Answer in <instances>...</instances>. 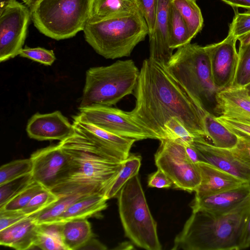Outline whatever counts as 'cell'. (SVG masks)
Here are the masks:
<instances>
[{
	"mask_svg": "<svg viewBox=\"0 0 250 250\" xmlns=\"http://www.w3.org/2000/svg\"><path fill=\"white\" fill-rule=\"evenodd\" d=\"M131 118L156 139L166 138L165 125L178 118L197 139H207L204 118L208 111L193 99L168 71L165 64L149 58L140 70L134 91Z\"/></svg>",
	"mask_w": 250,
	"mask_h": 250,
	"instance_id": "6da1fadb",
	"label": "cell"
},
{
	"mask_svg": "<svg viewBox=\"0 0 250 250\" xmlns=\"http://www.w3.org/2000/svg\"><path fill=\"white\" fill-rule=\"evenodd\" d=\"M73 127V133L58 144L69 160V175L51 191L59 197L81 193L107 197L128 157L95 136Z\"/></svg>",
	"mask_w": 250,
	"mask_h": 250,
	"instance_id": "7a4b0ae2",
	"label": "cell"
},
{
	"mask_svg": "<svg viewBox=\"0 0 250 250\" xmlns=\"http://www.w3.org/2000/svg\"><path fill=\"white\" fill-rule=\"evenodd\" d=\"M250 213V195L239 205L221 213L192 211L175 237L171 250H240Z\"/></svg>",
	"mask_w": 250,
	"mask_h": 250,
	"instance_id": "3957f363",
	"label": "cell"
},
{
	"mask_svg": "<svg viewBox=\"0 0 250 250\" xmlns=\"http://www.w3.org/2000/svg\"><path fill=\"white\" fill-rule=\"evenodd\" d=\"M83 31L85 41L93 49L109 59L129 56L135 47L149 33L140 10L87 22Z\"/></svg>",
	"mask_w": 250,
	"mask_h": 250,
	"instance_id": "277c9868",
	"label": "cell"
},
{
	"mask_svg": "<svg viewBox=\"0 0 250 250\" xmlns=\"http://www.w3.org/2000/svg\"><path fill=\"white\" fill-rule=\"evenodd\" d=\"M139 73L132 60H119L109 65L90 68L86 72L79 108L116 104L134 92Z\"/></svg>",
	"mask_w": 250,
	"mask_h": 250,
	"instance_id": "5b68a950",
	"label": "cell"
},
{
	"mask_svg": "<svg viewBox=\"0 0 250 250\" xmlns=\"http://www.w3.org/2000/svg\"><path fill=\"white\" fill-rule=\"evenodd\" d=\"M117 197L119 216L125 236L141 249L162 250L157 223L149 208L138 175L127 182Z\"/></svg>",
	"mask_w": 250,
	"mask_h": 250,
	"instance_id": "8992f818",
	"label": "cell"
},
{
	"mask_svg": "<svg viewBox=\"0 0 250 250\" xmlns=\"http://www.w3.org/2000/svg\"><path fill=\"white\" fill-rule=\"evenodd\" d=\"M166 65L175 79L205 109L207 103L214 102L217 90L204 46L190 43L182 46Z\"/></svg>",
	"mask_w": 250,
	"mask_h": 250,
	"instance_id": "52a82bcc",
	"label": "cell"
},
{
	"mask_svg": "<svg viewBox=\"0 0 250 250\" xmlns=\"http://www.w3.org/2000/svg\"><path fill=\"white\" fill-rule=\"evenodd\" d=\"M91 0H41L30 10L34 25L45 36L61 40L83 31Z\"/></svg>",
	"mask_w": 250,
	"mask_h": 250,
	"instance_id": "ba28073f",
	"label": "cell"
},
{
	"mask_svg": "<svg viewBox=\"0 0 250 250\" xmlns=\"http://www.w3.org/2000/svg\"><path fill=\"white\" fill-rule=\"evenodd\" d=\"M155 163L171 180L175 188L195 192L201 180L199 167L188 156L185 146L168 138L160 140Z\"/></svg>",
	"mask_w": 250,
	"mask_h": 250,
	"instance_id": "9c48e42d",
	"label": "cell"
},
{
	"mask_svg": "<svg viewBox=\"0 0 250 250\" xmlns=\"http://www.w3.org/2000/svg\"><path fill=\"white\" fill-rule=\"evenodd\" d=\"M79 109L80 113L77 116L80 120L116 135L136 141L156 139L152 134L137 123L128 112L102 105H92Z\"/></svg>",
	"mask_w": 250,
	"mask_h": 250,
	"instance_id": "30bf717a",
	"label": "cell"
},
{
	"mask_svg": "<svg viewBox=\"0 0 250 250\" xmlns=\"http://www.w3.org/2000/svg\"><path fill=\"white\" fill-rule=\"evenodd\" d=\"M31 17L29 8L17 0L0 12V62L19 55Z\"/></svg>",
	"mask_w": 250,
	"mask_h": 250,
	"instance_id": "8fae6325",
	"label": "cell"
},
{
	"mask_svg": "<svg viewBox=\"0 0 250 250\" xmlns=\"http://www.w3.org/2000/svg\"><path fill=\"white\" fill-rule=\"evenodd\" d=\"M30 158L34 180L47 189L51 190L69 175V160L59 144L38 149Z\"/></svg>",
	"mask_w": 250,
	"mask_h": 250,
	"instance_id": "7c38bea8",
	"label": "cell"
},
{
	"mask_svg": "<svg viewBox=\"0 0 250 250\" xmlns=\"http://www.w3.org/2000/svg\"><path fill=\"white\" fill-rule=\"evenodd\" d=\"M237 41L229 31L227 37L222 41L204 46L217 92L233 85L238 62Z\"/></svg>",
	"mask_w": 250,
	"mask_h": 250,
	"instance_id": "4fadbf2b",
	"label": "cell"
},
{
	"mask_svg": "<svg viewBox=\"0 0 250 250\" xmlns=\"http://www.w3.org/2000/svg\"><path fill=\"white\" fill-rule=\"evenodd\" d=\"M26 130L30 138L39 141H62L74 132L72 124L60 111L35 114L28 121Z\"/></svg>",
	"mask_w": 250,
	"mask_h": 250,
	"instance_id": "5bb4252c",
	"label": "cell"
},
{
	"mask_svg": "<svg viewBox=\"0 0 250 250\" xmlns=\"http://www.w3.org/2000/svg\"><path fill=\"white\" fill-rule=\"evenodd\" d=\"M192 144L204 162L250 183V167L236 158L230 149L216 147L205 139H196Z\"/></svg>",
	"mask_w": 250,
	"mask_h": 250,
	"instance_id": "9a60e30c",
	"label": "cell"
},
{
	"mask_svg": "<svg viewBox=\"0 0 250 250\" xmlns=\"http://www.w3.org/2000/svg\"><path fill=\"white\" fill-rule=\"evenodd\" d=\"M250 195V183L210 195L195 197L190 208L192 211H204L221 213L229 211L242 203Z\"/></svg>",
	"mask_w": 250,
	"mask_h": 250,
	"instance_id": "2e32d148",
	"label": "cell"
},
{
	"mask_svg": "<svg viewBox=\"0 0 250 250\" xmlns=\"http://www.w3.org/2000/svg\"><path fill=\"white\" fill-rule=\"evenodd\" d=\"M172 0H158L155 25L149 36V57L157 62L167 64L173 55L169 47L168 12Z\"/></svg>",
	"mask_w": 250,
	"mask_h": 250,
	"instance_id": "e0dca14e",
	"label": "cell"
},
{
	"mask_svg": "<svg viewBox=\"0 0 250 250\" xmlns=\"http://www.w3.org/2000/svg\"><path fill=\"white\" fill-rule=\"evenodd\" d=\"M214 102L218 116L250 119V94L246 86L232 85L220 90Z\"/></svg>",
	"mask_w": 250,
	"mask_h": 250,
	"instance_id": "ac0fdd59",
	"label": "cell"
},
{
	"mask_svg": "<svg viewBox=\"0 0 250 250\" xmlns=\"http://www.w3.org/2000/svg\"><path fill=\"white\" fill-rule=\"evenodd\" d=\"M200 171L201 183L195 197H202L249 183L227 173L211 164L201 161L197 163Z\"/></svg>",
	"mask_w": 250,
	"mask_h": 250,
	"instance_id": "d6986e66",
	"label": "cell"
},
{
	"mask_svg": "<svg viewBox=\"0 0 250 250\" xmlns=\"http://www.w3.org/2000/svg\"><path fill=\"white\" fill-rule=\"evenodd\" d=\"M39 224L35 214L0 231V244L17 250H25L35 247Z\"/></svg>",
	"mask_w": 250,
	"mask_h": 250,
	"instance_id": "ffe728a7",
	"label": "cell"
},
{
	"mask_svg": "<svg viewBox=\"0 0 250 250\" xmlns=\"http://www.w3.org/2000/svg\"><path fill=\"white\" fill-rule=\"evenodd\" d=\"M138 10H140L138 0H91L87 22Z\"/></svg>",
	"mask_w": 250,
	"mask_h": 250,
	"instance_id": "44dd1931",
	"label": "cell"
},
{
	"mask_svg": "<svg viewBox=\"0 0 250 250\" xmlns=\"http://www.w3.org/2000/svg\"><path fill=\"white\" fill-rule=\"evenodd\" d=\"M62 235L67 250L82 249L93 235L91 224L87 218H77L62 222Z\"/></svg>",
	"mask_w": 250,
	"mask_h": 250,
	"instance_id": "7402d4cb",
	"label": "cell"
},
{
	"mask_svg": "<svg viewBox=\"0 0 250 250\" xmlns=\"http://www.w3.org/2000/svg\"><path fill=\"white\" fill-rule=\"evenodd\" d=\"M72 125L102 141L128 157L134 139L122 137L101 128L92 124L80 120L77 115L73 117Z\"/></svg>",
	"mask_w": 250,
	"mask_h": 250,
	"instance_id": "603a6c76",
	"label": "cell"
},
{
	"mask_svg": "<svg viewBox=\"0 0 250 250\" xmlns=\"http://www.w3.org/2000/svg\"><path fill=\"white\" fill-rule=\"evenodd\" d=\"M106 196L94 194L86 196L71 205L58 219L62 222L77 218H87L105 209L107 206Z\"/></svg>",
	"mask_w": 250,
	"mask_h": 250,
	"instance_id": "cb8c5ba5",
	"label": "cell"
},
{
	"mask_svg": "<svg viewBox=\"0 0 250 250\" xmlns=\"http://www.w3.org/2000/svg\"><path fill=\"white\" fill-rule=\"evenodd\" d=\"M204 124L207 139L215 146L231 149L238 141L237 134L229 130L217 119L216 116L207 111L204 118Z\"/></svg>",
	"mask_w": 250,
	"mask_h": 250,
	"instance_id": "d4e9b609",
	"label": "cell"
},
{
	"mask_svg": "<svg viewBox=\"0 0 250 250\" xmlns=\"http://www.w3.org/2000/svg\"><path fill=\"white\" fill-rule=\"evenodd\" d=\"M167 21L170 48L174 50L189 43L192 39L187 25L172 2L168 9Z\"/></svg>",
	"mask_w": 250,
	"mask_h": 250,
	"instance_id": "484cf974",
	"label": "cell"
},
{
	"mask_svg": "<svg viewBox=\"0 0 250 250\" xmlns=\"http://www.w3.org/2000/svg\"><path fill=\"white\" fill-rule=\"evenodd\" d=\"M62 222L39 224L35 247L44 250H67L62 235Z\"/></svg>",
	"mask_w": 250,
	"mask_h": 250,
	"instance_id": "4316f807",
	"label": "cell"
},
{
	"mask_svg": "<svg viewBox=\"0 0 250 250\" xmlns=\"http://www.w3.org/2000/svg\"><path fill=\"white\" fill-rule=\"evenodd\" d=\"M171 2L181 14L192 39L203 25L202 13L196 0H172Z\"/></svg>",
	"mask_w": 250,
	"mask_h": 250,
	"instance_id": "83f0119b",
	"label": "cell"
},
{
	"mask_svg": "<svg viewBox=\"0 0 250 250\" xmlns=\"http://www.w3.org/2000/svg\"><path fill=\"white\" fill-rule=\"evenodd\" d=\"M89 195L76 193L60 196L55 202L35 214L38 224L56 222L59 217L74 203Z\"/></svg>",
	"mask_w": 250,
	"mask_h": 250,
	"instance_id": "f1b7e54d",
	"label": "cell"
},
{
	"mask_svg": "<svg viewBox=\"0 0 250 250\" xmlns=\"http://www.w3.org/2000/svg\"><path fill=\"white\" fill-rule=\"evenodd\" d=\"M142 157L138 155H129L124 162L123 167L109 189L107 198L108 199L117 196L123 186L131 178L138 175L141 166Z\"/></svg>",
	"mask_w": 250,
	"mask_h": 250,
	"instance_id": "f546056e",
	"label": "cell"
},
{
	"mask_svg": "<svg viewBox=\"0 0 250 250\" xmlns=\"http://www.w3.org/2000/svg\"><path fill=\"white\" fill-rule=\"evenodd\" d=\"M34 181L32 173L0 185V208Z\"/></svg>",
	"mask_w": 250,
	"mask_h": 250,
	"instance_id": "4dcf8cb0",
	"label": "cell"
},
{
	"mask_svg": "<svg viewBox=\"0 0 250 250\" xmlns=\"http://www.w3.org/2000/svg\"><path fill=\"white\" fill-rule=\"evenodd\" d=\"M33 163L30 158L17 160L0 167V185L32 173Z\"/></svg>",
	"mask_w": 250,
	"mask_h": 250,
	"instance_id": "1f68e13d",
	"label": "cell"
},
{
	"mask_svg": "<svg viewBox=\"0 0 250 250\" xmlns=\"http://www.w3.org/2000/svg\"><path fill=\"white\" fill-rule=\"evenodd\" d=\"M166 138L171 139L184 146L192 145L196 138L177 118L172 117L165 125Z\"/></svg>",
	"mask_w": 250,
	"mask_h": 250,
	"instance_id": "d6a6232c",
	"label": "cell"
},
{
	"mask_svg": "<svg viewBox=\"0 0 250 250\" xmlns=\"http://www.w3.org/2000/svg\"><path fill=\"white\" fill-rule=\"evenodd\" d=\"M238 53V62L232 85L246 86L250 83V44L240 45Z\"/></svg>",
	"mask_w": 250,
	"mask_h": 250,
	"instance_id": "836d02e7",
	"label": "cell"
},
{
	"mask_svg": "<svg viewBox=\"0 0 250 250\" xmlns=\"http://www.w3.org/2000/svg\"><path fill=\"white\" fill-rule=\"evenodd\" d=\"M47 189L35 180L25 189L8 202L0 209L21 210L37 194Z\"/></svg>",
	"mask_w": 250,
	"mask_h": 250,
	"instance_id": "e575fe53",
	"label": "cell"
},
{
	"mask_svg": "<svg viewBox=\"0 0 250 250\" xmlns=\"http://www.w3.org/2000/svg\"><path fill=\"white\" fill-rule=\"evenodd\" d=\"M59 198L51 190L45 189L35 195L21 211L28 216L32 215L46 208Z\"/></svg>",
	"mask_w": 250,
	"mask_h": 250,
	"instance_id": "d590c367",
	"label": "cell"
},
{
	"mask_svg": "<svg viewBox=\"0 0 250 250\" xmlns=\"http://www.w3.org/2000/svg\"><path fill=\"white\" fill-rule=\"evenodd\" d=\"M19 56L46 65H52L56 60L53 50L40 47L31 48L25 46L21 50Z\"/></svg>",
	"mask_w": 250,
	"mask_h": 250,
	"instance_id": "8d00e7d4",
	"label": "cell"
},
{
	"mask_svg": "<svg viewBox=\"0 0 250 250\" xmlns=\"http://www.w3.org/2000/svg\"><path fill=\"white\" fill-rule=\"evenodd\" d=\"M233 8L235 15L230 24L229 31L237 39L250 32V12L240 13L236 7Z\"/></svg>",
	"mask_w": 250,
	"mask_h": 250,
	"instance_id": "74e56055",
	"label": "cell"
},
{
	"mask_svg": "<svg viewBox=\"0 0 250 250\" xmlns=\"http://www.w3.org/2000/svg\"><path fill=\"white\" fill-rule=\"evenodd\" d=\"M234 133L237 135L238 141L230 150L236 158L250 167V135Z\"/></svg>",
	"mask_w": 250,
	"mask_h": 250,
	"instance_id": "f35d334b",
	"label": "cell"
},
{
	"mask_svg": "<svg viewBox=\"0 0 250 250\" xmlns=\"http://www.w3.org/2000/svg\"><path fill=\"white\" fill-rule=\"evenodd\" d=\"M158 0H138L139 9L147 23L150 36L153 31Z\"/></svg>",
	"mask_w": 250,
	"mask_h": 250,
	"instance_id": "ab89813d",
	"label": "cell"
},
{
	"mask_svg": "<svg viewBox=\"0 0 250 250\" xmlns=\"http://www.w3.org/2000/svg\"><path fill=\"white\" fill-rule=\"evenodd\" d=\"M217 120L233 132L250 135V119L216 116Z\"/></svg>",
	"mask_w": 250,
	"mask_h": 250,
	"instance_id": "60d3db41",
	"label": "cell"
},
{
	"mask_svg": "<svg viewBox=\"0 0 250 250\" xmlns=\"http://www.w3.org/2000/svg\"><path fill=\"white\" fill-rule=\"evenodd\" d=\"M29 216L21 210L0 209V231Z\"/></svg>",
	"mask_w": 250,
	"mask_h": 250,
	"instance_id": "b9f144b4",
	"label": "cell"
},
{
	"mask_svg": "<svg viewBox=\"0 0 250 250\" xmlns=\"http://www.w3.org/2000/svg\"><path fill=\"white\" fill-rule=\"evenodd\" d=\"M173 185V183L168 177L161 169L150 174L148 177L147 186L150 188H168Z\"/></svg>",
	"mask_w": 250,
	"mask_h": 250,
	"instance_id": "7bdbcfd3",
	"label": "cell"
},
{
	"mask_svg": "<svg viewBox=\"0 0 250 250\" xmlns=\"http://www.w3.org/2000/svg\"><path fill=\"white\" fill-rule=\"evenodd\" d=\"M250 247V213L248 216L242 234L240 249Z\"/></svg>",
	"mask_w": 250,
	"mask_h": 250,
	"instance_id": "ee69618b",
	"label": "cell"
},
{
	"mask_svg": "<svg viewBox=\"0 0 250 250\" xmlns=\"http://www.w3.org/2000/svg\"><path fill=\"white\" fill-rule=\"evenodd\" d=\"M187 153L190 160L195 164L204 161L198 150L193 145L185 146Z\"/></svg>",
	"mask_w": 250,
	"mask_h": 250,
	"instance_id": "f6af8a7d",
	"label": "cell"
},
{
	"mask_svg": "<svg viewBox=\"0 0 250 250\" xmlns=\"http://www.w3.org/2000/svg\"><path fill=\"white\" fill-rule=\"evenodd\" d=\"M232 7H242L250 10V0H221Z\"/></svg>",
	"mask_w": 250,
	"mask_h": 250,
	"instance_id": "bcb514c9",
	"label": "cell"
},
{
	"mask_svg": "<svg viewBox=\"0 0 250 250\" xmlns=\"http://www.w3.org/2000/svg\"><path fill=\"white\" fill-rule=\"evenodd\" d=\"M237 40L240 42V45H246L250 44V32L239 37Z\"/></svg>",
	"mask_w": 250,
	"mask_h": 250,
	"instance_id": "7dc6e473",
	"label": "cell"
},
{
	"mask_svg": "<svg viewBox=\"0 0 250 250\" xmlns=\"http://www.w3.org/2000/svg\"><path fill=\"white\" fill-rule=\"evenodd\" d=\"M16 1V0H0V12L4 10Z\"/></svg>",
	"mask_w": 250,
	"mask_h": 250,
	"instance_id": "c3c4849f",
	"label": "cell"
},
{
	"mask_svg": "<svg viewBox=\"0 0 250 250\" xmlns=\"http://www.w3.org/2000/svg\"><path fill=\"white\" fill-rule=\"evenodd\" d=\"M115 250H131L133 249L131 244L128 242H124L119 244L115 248Z\"/></svg>",
	"mask_w": 250,
	"mask_h": 250,
	"instance_id": "681fc988",
	"label": "cell"
},
{
	"mask_svg": "<svg viewBox=\"0 0 250 250\" xmlns=\"http://www.w3.org/2000/svg\"><path fill=\"white\" fill-rule=\"evenodd\" d=\"M41 0H25L24 2L30 10L32 9Z\"/></svg>",
	"mask_w": 250,
	"mask_h": 250,
	"instance_id": "f907efd6",
	"label": "cell"
},
{
	"mask_svg": "<svg viewBox=\"0 0 250 250\" xmlns=\"http://www.w3.org/2000/svg\"><path fill=\"white\" fill-rule=\"evenodd\" d=\"M246 87L248 89L249 92L250 94V83H249L248 85H247Z\"/></svg>",
	"mask_w": 250,
	"mask_h": 250,
	"instance_id": "816d5d0a",
	"label": "cell"
},
{
	"mask_svg": "<svg viewBox=\"0 0 250 250\" xmlns=\"http://www.w3.org/2000/svg\"><path fill=\"white\" fill-rule=\"evenodd\" d=\"M23 1V2L25 0H22Z\"/></svg>",
	"mask_w": 250,
	"mask_h": 250,
	"instance_id": "f5cc1de1",
	"label": "cell"
}]
</instances>
